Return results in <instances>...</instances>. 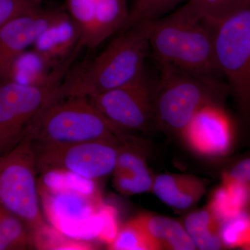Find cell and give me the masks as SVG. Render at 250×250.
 I'll return each mask as SVG.
<instances>
[{"mask_svg":"<svg viewBox=\"0 0 250 250\" xmlns=\"http://www.w3.org/2000/svg\"><path fill=\"white\" fill-rule=\"evenodd\" d=\"M113 184L121 193L133 195L152 190L154 177L142 154L131 145L118 147Z\"/></svg>","mask_w":250,"mask_h":250,"instance_id":"14","label":"cell"},{"mask_svg":"<svg viewBox=\"0 0 250 250\" xmlns=\"http://www.w3.org/2000/svg\"><path fill=\"white\" fill-rule=\"evenodd\" d=\"M151 191L171 208L184 210L200 201L206 191V185L195 176L161 174L154 177Z\"/></svg>","mask_w":250,"mask_h":250,"instance_id":"15","label":"cell"},{"mask_svg":"<svg viewBox=\"0 0 250 250\" xmlns=\"http://www.w3.org/2000/svg\"><path fill=\"white\" fill-rule=\"evenodd\" d=\"M212 29L217 66L250 129V4Z\"/></svg>","mask_w":250,"mask_h":250,"instance_id":"5","label":"cell"},{"mask_svg":"<svg viewBox=\"0 0 250 250\" xmlns=\"http://www.w3.org/2000/svg\"><path fill=\"white\" fill-rule=\"evenodd\" d=\"M35 152L27 139L0 156V205L27 225L32 234L47 225L40 206Z\"/></svg>","mask_w":250,"mask_h":250,"instance_id":"6","label":"cell"},{"mask_svg":"<svg viewBox=\"0 0 250 250\" xmlns=\"http://www.w3.org/2000/svg\"><path fill=\"white\" fill-rule=\"evenodd\" d=\"M220 235L225 249L250 250V210L242 212L222 223Z\"/></svg>","mask_w":250,"mask_h":250,"instance_id":"22","label":"cell"},{"mask_svg":"<svg viewBox=\"0 0 250 250\" xmlns=\"http://www.w3.org/2000/svg\"><path fill=\"white\" fill-rule=\"evenodd\" d=\"M154 22L127 26L101 53L71 66L48 103L68 97L91 98L144 77Z\"/></svg>","mask_w":250,"mask_h":250,"instance_id":"1","label":"cell"},{"mask_svg":"<svg viewBox=\"0 0 250 250\" xmlns=\"http://www.w3.org/2000/svg\"><path fill=\"white\" fill-rule=\"evenodd\" d=\"M32 146L38 173L65 171L94 182L113 173L121 146L104 141Z\"/></svg>","mask_w":250,"mask_h":250,"instance_id":"8","label":"cell"},{"mask_svg":"<svg viewBox=\"0 0 250 250\" xmlns=\"http://www.w3.org/2000/svg\"><path fill=\"white\" fill-rule=\"evenodd\" d=\"M233 121L223 104H212L202 108L181 135L194 152L207 157H223L235 141Z\"/></svg>","mask_w":250,"mask_h":250,"instance_id":"11","label":"cell"},{"mask_svg":"<svg viewBox=\"0 0 250 250\" xmlns=\"http://www.w3.org/2000/svg\"><path fill=\"white\" fill-rule=\"evenodd\" d=\"M93 106L117 130L148 132L156 129L152 88L146 78L89 98Z\"/></svg>","mask_w":250,"mask_h":250,"instance_id":"9","label":"cell"},{"mask_svg":"<svg viewBox=\"0 0 250 250\" xmlns=\"http://www.w3.org/2000/svg\"><path fill=\"white\" fill-rule=\"evenodd\" d=\"M60 65H56L31 47L15 60L7 82L24 85L42 84L50 80Z\"/></svg>","mask_w":250,"mask_h":250,"instance_id":"18","label":"cell"},{"mask_svg":"<svg viewBox=\"0 0 250 250\" xmlns=\"http://www.w3.org/2000/svg\"><path fill=\"white\" fill-rule=\"evenodd\" d=\"M43 0H0V29L11 20L42 8Z\"/></svg>","mask_w":250,"mask_h":250,"instance_id":"26","label":"cell"},{"mask_svg":"<svg viewBox=\"0 0 250 250\" xmlns=\"http://www.w3.org/2000/svg\"><path fill=\"white\" fill-rule=\"evenodd\" d=\"M62 9H40L11 20L0 29V84L7 82L16 59L32 47Z\"/></svg>","mask_w":250,"mask_h":250,"instance_id":"12","label":"cell"},{"mask_svg":"<svg viewBox=\"0 0 250 250\" xmlns=\"http://www.w3.org/2000/svg\"><path fill=\"white\" fill-rule=\"evenodd\" d=\"M160 80L152 89L156 129L181 136L194 116L207 105L223 104L229 94L228 83L176 67L161 66Z\"/></svg>","mask_w":250,"mask_h":250,"instance_id":"4","label":"cell"},{"mask_svg":"<svg viewBox=\"0 0 250 250\" xmlns=\"http://www.w3.org/2000/svg\"><path fill=\"white\" fill-rule=\"evenodd\" d=\"M223 174L246 184L250 188V156L242 158L233 163Z\"/></svg>","mask_w":250,"mask_h":250,"instance_id":"27","label":"cell"},{"mask_svg":"<svg viewBox=\"0 0 250 250\" xmlns=\"http://www.w3.org/2000/svg\"><path fill=\"white\" fill-rule=\"evenodd\" d=\"M108 246V249L113 250H152L135 218L118 229L116 236Z\"/></svg>","mask_w":250,"mask_h":250,"instance_id":"25","label":"cell"},{"mask_svg":"<svg viewBox=\"0 0 250 250\" xmlns=\"http://www.w3.org/2000/svg\"><path fill=\"white\" fill-rule=\"evenodd\" d=\"M207 207L223 223L242 212L250 210V188L223 174V183L212 194Z\"/></svg>","mask_w":250,"mask_h":250,"instance_id":"17","label":"cell"},{"mask_svg":"<svg viewBox=\"0 0 250 250\" xmlns=\"http://www.w3.org/2000/svg\"><path fill=\"white\" fill-rule=\"evenodd\" d=\"M0 233L9 243L12 250L32 248L31 233L27 225L1 205Z\"/></svg>","mask_w":250,"mask_h":250,"instance_id":"21","label":"cell"},{"mask_svg":"<svg viewBox=\"0 0 250 250\" xmlns=\"http://www.w3.org/2000/svg\"><path fill=\"white\" fill-rule=\"evenodd\" d=\"M135 218L152 250H196L184 225L177 220L150 213L141 214Z\"/></svg>","mask_w":250,"mask_h":250,"instance_id":"16","label":"cell"},{"mask_svg":"<svg viewBox=\"0 0 250 250\" xmlns=\"http://www.w3.org/2000/svg\"><path fill=\"white\" fill-rule=\"evenodd\" d=\"M149 49L160 66H172L205 78L220 80L213 29L179 8L153 23Z\"/></svg>","mask_w":250,"mask_h":250,"instance_id":"2","label":"cell"},{"mask_svg":"<svg viewBox=\"0 0 250 250\" xmlns=\"http://www.w3.org/2000/svg\"><path fill=\"white\" fill-rule=\"evenodd\" d=\"M182 0H134L127 26L154 22L170 12Z\"/></svg>","mask_w":250,"mask_h":250,"instance_id":"23","label":"cell"},{"mask_svg":"<svg viewBox=\"0 0 250 250\" xmlns=\"http://www.w3.org/2000/svg\"><path fill=\"white\" fill-rule=\"evenodd\" d=\"M65 10L78 28L82 48H96L129 22L128 0H65Z\"/></svg>","mask_w":250,"mask_h":250,"instance_id":"10","label":"cell"},{"mask_svg":"<svg viewBox=\"0 0 250 250\" xmlns=\"http://www.w3.org/2000/svg\"><path fill=\"white\" fill-rule=\"evenodd\" d=\"M24 139L41 145L108 141L122 146L127 136L117 130L86 97H68L46 104L28 127Z\"/></svg>","mask_w":250,"mask_h":250,"instance_id":"3","label":"cell"},{"mask_svg":"<svg viewBox=\"0 0 250 250\" xmlns=\"http://www.w3.org/2000/svg\"><path fill=\"white\" fill-rule=\"evenodd\" d=\"M80 52L75 51L45 83L24 85L6 82L0 84V156L24 140L29 125L62 83Z\"/></svg>","mask_w":250,"mask_h":250,"instance_id":"7","label":"cell"},{"mask_svg":"<svg viewBox=\"0 0 250 250\" xmlns=\"http://www.w3.org/2000/svg\"><path fill=\"white\" fill-rule=\"evenodd\" d=\"M31 246L40 250L93 249L90 243L67 238L49 224L33 233Z\"/></svg>","mask_w":250,"mask_h":250,"instance_id":"24","label":"cell"},{"mask_svg":"<svg viewBox=\"0 0 250 250\" xmlns=\"http://www.w3.org/2000/svg\"><path fill=\"white\" fill-rule=\"evenodd\" d=\"M80 47L82 46L78 28L66 11L62 9L39 34L31 47L56 65H60Z\"/></svg>","mask_w":250,"mask_h":250,"instance_id":"13","label":"cell"},{"mask_svg":"<svg viewBox=\"0 0 250 250\" xmlns=\"http://www.w3.org/2000/svg\"><path fill=\"white\" fill-rule=\"evenodd\" d=\"M250 4V0H189L180 9L192 19L213 29Z\"/></svg>","mask_w":250,"mask_h":250,"instance_id":"20","label":"cell"},{"mask_svg":"<svg viewBox=\"0 0 250 250\" xmlns=\"http://www.w3.org/2000/svg\"><path fill=\"white\" fill-rule=\"evenodd\" d=\"M183 225L196 250L225 249L220 235L221 223L208 207L188 215Z\"/></svg>","mask_w":250,"mask_h":250,"instance_id":"19","label":"cell"},{"mask_svg":"<svg viewBox=\"0 0 250 250\" xmlns=\"http://www.w3.org/2000/svg\"><path fill=\"white\" fill-rule=\"evenodd\" d=\"M0 250H12L8 241L0 233Z\"/></svg>","mask_w":250,"mask_h":250,"instance_id":"28","label":"cell"}]
</instances>
